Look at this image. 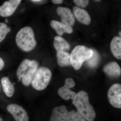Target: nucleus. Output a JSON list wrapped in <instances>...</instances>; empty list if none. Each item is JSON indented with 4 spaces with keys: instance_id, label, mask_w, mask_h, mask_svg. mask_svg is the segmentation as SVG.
I'll return each instance as SVG.
<instances>
[{
    "instance_id": "nucleus-1",
    "label": "nucleus",
    "mask_w": 121,
    "mask_h": 121,
    "mask_svg": "<svg viewBox=\"0 0 121 121\" xmlns=\"http://www.w3.org/2000/svg\"><path fill=\"white\" fill-rule=\"evenodd\" d=\"M73 104L77 111L87 121H93L96 116L93 106L90 103L89 96L86 91H81L76 94L73 99Z\"/></svg>"
},
{
    "instance_id": "nucleus-2",
    "label": "nucleus",
    "mask_w": 121,
    "mask_h": 121,
    "mask_svg": "<svg viewBox=\"0 0 121 121\" xmlns=\"http://www.w3.org/2000/svg\"><path fill=\"white\" fill-rule=\"evenodd\" d=\"M39 64L37 61L25 59L22 61L17 71L18 79L21 80L24 86H29L38 69Z\"/></svg>"
},
{
    "instance_id": "nucleus-3",
    "label": "nucleus",
    "mask_w": 121,
    "mask_h": 121,
    "mask_svg": "<svg viewBox=\"0 0 121 121\" xmlns=\"http://www.w3.org/2000/svg\"><path fill=\"white\" fill-rule=\"evenodd\" d=\"M16 41L17 46L25 52L31 51L36 45L33 30L28 26L23 28L17 32Z\"/></svg>"
},
{
    "instance_id": "nucleus-4",
    "label": "nucleus",
    "mask_w": 121,
    "mask_h": 121,
    "mask_svg": "<svg viewBox=\"0 0 121 121\" xmlns=\"http://www.w3.org/2000/svg\"><path fill=\"white\" fill-rule=\"evenodd\" d=\"M94 51L84 45L75 47L70 55L71 65L75 70L80 69L83 62L93 56Z\"/></svg>"
},
{
    "instance_id": "nucleus-5",
    "label": "nucleus",
    "mask_w": 121,
    "mask_h": 121,
    "mask_svg": "<svg viewBox=\"0 0 121 121\" xmlns=\"http://www.w3.org/2000/svg\"><path fill=\"white\" fill-rule=\"evenodd\" d=\"M52 77V73L48 68L44 67L39 68L33 78L32 86L37 91L43 90L50 83Z\"/></svg>"
},
{
    "instance_id": "nucleus-6",
    "label": "nucleus",
    "mask_w": 121,
    "mask_h": 121,
    "mask_svg": "<svg viewBox=\"0 0 121 121\" xmlns=\"http://www.w3.org/2000/svg\"><path fill=\"white\" fill-rule=\"evenodd\" d=\"M108 100L113 107L117 108H121V85L115 83L112 85L108 92Z\"/></svg>"
},
{
    "instance_id": "nucleus-7",
    "label": "nucleus",
    "mask_w": 121,
    "mask_h": 121,
    "mask_svg": "<svg viewBox=\"0 0 121 121\" xmlns=\"http://www.w3.org/2000/svg\"><path fill=\"white\" fill-rule=\"evenodd\" d=\"M75 86L73 79L68 78L65 80V84L63 86L60 87L58 90V93L63 99L67 100L73 99L77 93L71 90Z\"/></svg>"
},
{
    "instance_id": "nucleus-8",
    "label": "nucleus",
    "mask_w": 121,
    "mask_h": 121,
    "mask_svg": "<svg viewBox=\"0 0 121 121\" xmlns=\"http://www.w3.org/2000/svg\"><path fill=\"white\" fill-rule=\"evenodd\" d=\"M7 110L16 121H28L29 118L27 112L21 106L15 104H10Z\"/></svg>"
},
{
    "instance_id": "nucleus-9",
    "label": "nucleus",
    "mask_w": 121,
    "mask_h": 121,
    "mask_svg": "<svg viewBox=\"0 0 121 121\" xmlns=\"http://www.w3.org/2000/svg\"><path fill=\"white\" fill-rule=\"evenodd\" d=\"M21 1L20 0H10L4 2L0 7V16L5 17L12 15Z\"/></svg>"
},
{
    "instance_id": "nucleus-10",
    "label": "nucleus",
    "mask_w": 121,
    "mask_h": 121,
    "mask_svg": "<svg viewBox=\"0 0 121 121\" xmlns=\"http://www.w3.org/2000/svg\"><path fill=\"white\" fill-rule=\"evenodd\" d=\"M56 12L61 17L63 23L69 26H73L75 23L74 14L70 9L66 7H60L57 8Z\"/></svg>"
},
{
    "instance_id": "nucleus-11",
    "label": "nucleus",
    "mask_w": 121,
    "mask_h": 121,
    "mask_svg": "<svg viewBox=\"0 0 121 121\" xmlns=\"http://www.w3.org/2000/svg\"><path fill=\"white\" fill-rule=\"evenodd\" d=\"M68 112L66 107L62 105L52 109L50 121H68Z\"/></svg>"
},
{
    "instance_id": "nucleus-12",
    "label": "nucleus",
    "mask_w": 121,
    "mask_h": 121,
    "mask_svg": "<svg viewBox=\"0 0 121 121\" xmlns=\"http://www.w3.org/2000/svg\"><path fill=\"white\" fill-rule=\"evenodd\" d=\"M103 71L110 78H117L121 75V68L116 62L108 63L104 66Z\"/></svg>"
},
{
    "instance_id": "nucleus-13",
    "label": "nucleus",
    "mask_w": 121,
    "mask_h": 121,
    "mask_svg": "<svg viewBox=\"0 0 121 121\" xmlns=\"http://www.w3.org/2000/svg\"><path fill=\"white\" fill-rule=\"evenodd\" d=\"M73 12L74 17L80 23L87 25L90 24V16L85 9L79 7H74L73 8Z\"/></svg>"
},
{
    "instance_id": "nucleus-14",
    "label": "nucleus",
    "mask_w": 121,
    "mask_h": 121,
    "mask_svg": "<svg viewBox=\"0 0 121 121\" xmlns=\"http://www.w3.org/2000/svg\"><path fill=\"white\" fill-rule=\"evenodd\" d=\"M51 26L56 31L59 36H62L64 33L71 34L73 32V29L70 26H68L62 22L56 20H52L50 23Z\"/></svg>"
},
{
    "instance_id": "nucleus-15",
    "label": "nucleus",
    "mask_w": 121,
    "mask_h": 121,
    "mask_svg": "<svg viewBox=\"0 0 121 121\" xmlns=\"http://www.w3.org/2000/svg\"><path fill=\"white\" fill-rule=\"evenodd\" d=\"M110 48L114 56L118 59H121V37L115 36L111 42Z\"/></svg>"
},
{
    "instance_id": "nucleus-16",
    "label": "nucleus",
    "mask_w": 121,
    "mask_h": 121,
    "mask_svg": "<svg viewBox=\"0 0 121 121\" xmlns=\"http://www.w3.org/2000/svg\"><path fill=\"white\" fill-rule=\"evenodd\" d=\"M54 46L57 51L65 52L69 50L70 48L69 43L59 36H57L54 38Z\"/></svg>"
},
{
    "instance_id": "nucleus-17",
    "label": "nucleus",
    "mask_w": 121,
    "mask_h": 121,
    "mask_svg": "<svg viewBox=\"0 0 121 121\" xmlns=\"http://www.w3.org/2000/svg\"><path fill=\"white\" fill-rule=\"evenodd\" d=\"M1 81L2 89L5 95L9 98L12 97L15 90V87L12 83L7 77L2 78Z\"/></svg>"
},
{
    "instance_id": "nucleus-18",
    "label": "nucleus",
    "mask_w": 121,
    "mask_h": 121,
    "mask_svg": "<svg viewBox=\"0 0 121 121\" xmlns=\"http://www.w3.org/2000/svg\"><path fill=\"white\" fill-rule=\"evenodd\" d=\"M57 62L59 66L62 67L71 65L70 55L66 52L57 51Z\"/></svg>"
},
{
    "instance_id": "nucleus-19",
    "label": "nucleus",
    "mask_w": 121,
    "mask_h": 121,
    "mask_svg": "<svg viewBox=\"0 0 121 121\" xmlns=\"http://www.w3.org/2000/svg\"><path fill=\"white\" fill-rule=\"evenodd\" d=\"M68 121H87L78 111L74 110L68 112Z\"/></svg>"
},
{
    "instance_id": "nucleus-20",
    "label": "nucleus",
    "mask_w": 121,
    "mask_h": 121,
    "mask_svg": "<svg viewBox=\"0 0 121 121\" xmlns=\"http://www.w3.org/2000/svg\"><path fill=\"white\" fill-rule=\"evenodd\" d=\"M100 59L99 55L95 51H94V54L92 57L87 60V64L90 67L95 68L97 66Z\"/></svg>"
},
{
    "instance_id": "nucleus-21",
    "label": "nucleus",
    "mask_w": 121,
    "mask_h": 121,
    "mask_svg": "<svg viewBox=\"0 0 121 121\" xmlns=\"http://www.w3.org/2000/svg\"><path fill=\"white\" fill-rule=\"evenodd\" d=\"M11 30V28L8 27L6 24L0 23V43L5 39L7 34Z\"/></svg>"
},
{
    "instance_id": "nucleus-22",
    "label": "nucleus",
    "mask_w": 121,
    "mask_h": 121,
    "mask_svg": "<svg viewBox=\"0 0 121 121\" xmlns=\"http://www.w3.org/2000/svg\"><path fill=\"white\" fill-rule=\"evenodd\" d=\"M74 2L78 7L85 8L89 4V1L87 0H74Z\"/></svg>"
},
{
    "instance_id": "nucleus-23",
    "label": "nucleus",
    "mask_w": 121,
    "mask_h": 121,
    "mask_svg": "<svg viewBox=\"0 0 121 121\" xmlns=\"http://www.w3.org/2000/svg\"><path fill=\"white\" fill-rule=\"evenodd\" d=\"M4 66V60L0 57V71L2 70Z\"/></svg>"
},
{
    "instance_id": "nucleus-24",
    "label": "nucleus",
    "mask_w": 121,
    "mask_h": 121,
    "mask_svg": "<svg viewBox=\"0 0 121 121\" xmlns=\"http://www.w3.org/2000/svg\"><path fill=\"white\" fill-rule=\"evenodd\" d=\"M52 1L54 4H61L63 2V1L62 0H52Z\"/></svg>"
},
{
    "instance_id": "nucleus-25",
    "label": "nucleus",
    "mask_w": 121,
    "mask_h": 121,
    "mask_svg": "<svg viewBox=\"0 0 121 121\" xmlns=\"http://www.w3.org/2000/svg\"><path fill=\"white\" fill-rule=\"evenodd\" d=\"M31 1L34 3H39V2H41L42 1L40 0H31Z\"/></svg>"
},
{
    "instance_id": "nucleus-26",
    "label": "nucleus",
    "mask_w": 121,
    "mask_h": 121,
    "mask_svg": "<svg viewBox=\"0 0 121 121\" xmlns=\"http://www.w3.org/2000/svg\"><path fill=\"white\" fill-rule=\"evenodd\" d=\"M5 22L6 23H8L9 22V20L8 19H6L5 20Z\"/></svg>"
},
{
    "instance_id": "nucleus-27",
    "label": "nucleus",
    "mask_w": 121,
    "mask_h": 121,
    "mask_svg": "<svg viewBox=\"0 0 121 121\" xmlns=\"http://www.w3.org/2000/svg\"><path fill=\"white\" fill-rule=\"evenodd\" d=\"M119 36H120V37H121V31L119 32Z\"/></svg>"
},
{
    "instance_id": "nucleus-28",
    "label": "nucleus",
    "mask_w": 121,
    "mask_h": 121,
    "mask_svg": "<svg viewBox=\"0 0 121 121\" xmlns=\"http://www.w3.org/2000/svg\"><path fill=\"white\" fill-rule=\"evenodd\" d=\"M0 121H3V119L1 117H0Z\"/></svg>"
}]
</instances>
